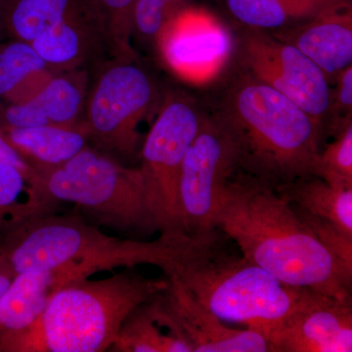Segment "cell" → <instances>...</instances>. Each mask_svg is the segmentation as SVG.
Here are the masks:
<instances>
[{
    "instance_id": "2e32d148",
    "label": "cell",
    "mask_w": 352,
    "mask_h": 352,
    "mask_svg": "<svg viewBox=\"0 0 352 352\" xmlns=\"http://www.w3.org/2000/svg\"><path fill=\"white\" fill-rule=\"evenodd\" d=\"M57 74L32 44L0 41V104L18 105L32 99Z\"/></svg>"
},
{
    "instance_id": "9c48e42d",
    "label": "cell",
    "mask_w": 352,
    "mask_h": 352,
    "mask_svg": "<svg viewBox=\"0 0 352 352\" xmlns=\"http://www.w3.org/2000/svg\"><path fill=\"white\" fill-rule=\"evenodd\" d=\"M239 171L233 141L214 117L204 116L180 175V219L185 233L201 237L214 232L222 192Z\"/></svg>"
},
{
    "instance_id": "7a4b0ae2",
    "label": "cell",
    "mask_w": 352,
    "mask_h": 352,
    "mask_svg": "<svg viewBox=\"0 0 352 352\" xmlns=\"http://www.w3.org/2000/svg\"><path fill=\"white\" fill-rule=\"evenodd\" d=\"M206 236L173 233L161 234L151 242L122 239L102 232L80 215L52 212L6 234L0 252L15 275L27 270L50 271L61 289L99 271L139 264L157 266L170 277Z\"/></svg>"
},
{
    "instance_id": "d6986e66",
    "label": "cell",
    "mask_w": 352,
    "mask_h": 352,
    "mask_svg": "<svg viewBox=\"0 0 352 352\" xmlns=\"http://www.w3.org/2000/svg\"><path fill=\"white\" fill-rule=\"evenodd\" d=\"M294 207L333 222L352 235V188L329 184L316 176L274 187Z\"/></svg>"
},
{
    "instance_id": "4fadbf2b",
    "label": "cell",
    "mask_w": 352,
    "mask_h": 352,
    "mask_svg": "<svg viewBox=\"0 0 352 352\" xmlns=\"http://www.w3.org/2000/svg\"><path fill=\"white\" fill-rule=\"evenodd\" d=\"M168 279V289L160 295L162 302L193 352H272L263 332L229 327L197 302L179 280Z\"/></svg>"
},
{
    "instance_id": "603a6c76",
    "label": "cell",
    "mask_w": 352,
    "mask_h": 352,
    "mask_svg": "<svg viewBox=\"0 0 352 352\" xmlns=\"http://www.w3.org/2000/svg\"><path fill=\"white\" fill-rule=\"evenodd\" d=\"M135 0H94L101 18L109 52L116 58H131L133 32L132 8Z\"/></svg>"
},
{
    "instance_id": "8992f818",
    "label": "cell",
    "mask_w": 352,
    "mask_h": 352,
    "mask_svg": "<svg viewBox=\"0 0 352 352\" xmlns=\"http://www.w3.org/2000/svg\"><path fill=\"white\" fill-rule=\"evenodd\" d=\"M34 168L44 198L75 204L118 230H157L139 168L122 166L88 146L63 164Z\"/></svg>"
},
{
    "instance_id": "3957f363",
    "label": "cell",
    "mask_w": 352,
    "mask_h": 352,
    "mask_svg": "<svg viewBox=\"0 0 352 352\" xmlns=\"http://www.w3.org/2000/svg\"><path fill=\"white\" fill-rule=\"evenodd\" d=\"M233 141L241 173L271 186L316 176L322 131L302 108L248 76L214 116Z\"/></svg>"
},
{
    "instance_id": "7402d4cb",
    "label": "cell",
    "mask_w": 352,
    "mask_h": 352,
    "mask_svg": "<svg viewBox=\"0 0 352 352\" xmlns=\"http://www.w3.org/2000/svg\"><path fill=\"white\" fill-rule=\"evenodd\" d=\"M162 328L151 300L127 317L111 349L126 352H193L186 340L164 333Z\"/></svg>"
},
{
    "instance_id": "8fae6325",
    "label": "cell",
    "mask_w": 352,
    "mask_h": 352,
    "mask_svg": "<svg viewBox=\"0 0 352 352\" xmlns=\"http://www.w3.org/2000/svg\"><path fill=\"white\" fill-rule=\"evenodd\" d=\"M156 39L166 66L183 80L198 85L219 75L234 48L226 25L196 7L184 6L173 14Z\"/></svg>"
},
{
    "instance_id": "e0dca14e",
    "label": "cell",
    "mask_w": 352,
    "mask_h": 352,
    "mask_svg": "<svg viewBox=\"0 0 352 352\" xmlns=\"http://www.w3.org/2000/svg\"><path fill=\"white\" fill-rule=\"evenodd\" d=\"M6 140L32 166H58L87 145L83 127L44 126L1 131Z\"/></svg>"
},
{
    "instance_id": "484cf974",
    "label": "cell",
    "mask_w": 352,
    "mask_h": 352,
    "mask_svg": "<svg viewBox=\"0 0 352 352\" xmlns=\"http://www.w3.org/2000/svg\"><path fill=\"white\" fill-rule=\"evenodd\" d=\"M0 163L10 164L20 170L30 186L38 193V175L36 170L27 160L14 149L10 143L6 140L1 131H0Z\"/></svg>"
},
{
    "instance_id": "ac0fdd59",
    "label": "cell",
    "mask_w": 352,
    "mask_h": 352,
    "mask_svg": "<svg viewBox=\"0 0 352 352\" xmlns=\"http://www.w3.org/2000/svg\"><path fill=\"white\" fill-rule=\"evenodd\" d=\"M57 289L50 271L27 270L16 274L0 300V333L30 327Z\"/></svg>"
},
{
    "instance_id": "ba28073f",
    "label": "cell",
    "mask_w": 352,
    "mask_h": 352,
    "mask_svg": "<svg viewBox=\"0 0 352 352\" xmlns=\"http://www.w3.org/2000/svg\"><path fill=\"white\" fill-rule=\"evenodd\" d=\"M154 85L131 59L116 58L87 92L83 129L104 149L131 156L138 149V127L149 112Z\"/></svg>"
},
{
    "instance_id": "30bf717a",
    "label": "cell",
    "mask_w": 352,
    "mask_h": 352,
    "mask_svg": "<svg viewBox=\"0 0 352 352\" xmlns=\"http://www.w3.org/2000/svg\"><path fill=\"white\" fill-rule=\"evenodd\" d=\"M247 75L285 95L323 131L330 115L331 92L323 71L294 44L248 28L240 41Z\"/></svg>"
},
{
    "instance_id": "6da1fadb",
    "label": "cell",
    "mask_w": 352,
    "mask_h": 352,
    "mask_svg": "<svg viewBox=\"0 0 352 352\" xmlns=\"http://www.w3.org/2000/svg\"><path fill=\"white\" fill-rule=\"evenodd\" d=\"M245 258L282 283L351 298L352 270L340 263L274 187L236 173L222 192L214 219Z\"/></svg>"
},
{
    "instance_id": "7c38bea8",
    "label": "cell",
    "mask_w": 352,
    "mask_h": 352,
    "mask_svg": "<svg viewBox=\"0 0 352 352\" xmlns=\"http://www.w3.org/2000/svg\"><path fill=\"white\" fill-rule=\"evenodd\" d=\"M261 332L272 352H351V298L305 289L284 319Z\"/></svg>"
},
{
    "instance_id": "83f0119b",
    "label": "cell",
    "mask_w": 352,
    "mask_h": 352,
    "mask_svg": "<svg viewBox=\"0 0 352 352\" xmlns=\"http://www.w3.org/2000/svg\"><path fill=\"white\" fill-rule=\"evenodd\" d=\"M15 277L12 266L2 252H0V300L4 295L9 285Z\"/></svg>"
},
{
    "instance_id": "5b68a950",
    "label": "cell",
    "mask_w": 352,
    "mask_h": 352,
    "mask_svg": "<svg viewBox=\"0 0 352 352\" xmlns=\"http://www.w3.org/2000/svg\"><path fill=\"white\" fill-rule=\"evenodd\" d=\"M220 320L263 331L284 319L305 289L282 283L244 256L222 251L210 234L178 264L170 278Z\"/></svg>"
},
{
    "instance_id": "5bb4252c",
    "label": "cell",
    "mask_w": 352,
    "mask_h": 352,
    "mask_svg": "<svg viewBox=\"0 0 352 352\" xmlns=\"http://www.w3.org/2000/svg\"><path fill=\"white\" fill-rule=\"evenodd\" d=\"M88 92L87 72H60L25 103L0 104V131L17 127H76L85 111Z\"/></svg>"
},
{
    "instance_id": "cb8c5ba5",
    "label": "cell",
    "mask_w": 352,
    "mask_h": 352,
    "mask_svg": "<svg viewBox=\"0 0 352 352\" xmlns=\"http://www.w3.org/2000/svg\"><path fill=\"white\" fill-rule=\"evenodd\" d=\"M317 177L329 184L352 188V124L335 132V140L319 155Z\"/></svg>"
},
{
    "instance_id": "277c9868",
    "label": "cell",
    "mask_w": 352,
    "mask_h": 352,
    "mask_svg": "<svg viewBox=\"0 0 352 352\" xmlns=\"http://www.w3.org/2000/svg\"><path fill=\"white\" fill-rule=\"evenodd\" d=\"M168 279L124 271L78 280L53 293L30 327L0 333V352H100L111 349L127 317L166 291Z\"/></svg>"
},
{
    "instance_id": "9a60e30c",
    "label": "cell",
    "mask_w": 352,
    "mask_h": 352,
    "mask_svg": "<svg viewBox=\"0 0 352 352\" xmlns=\"http://www.w3.org/2000/svg\"><path fill=\"white\" fill-rule=\"evenodd\" d=\"M277 38L294 44L323 71L329 80L351 66V3L323 11Z\"/></svg>"
},
{
    "instance_id": "d4e9b609",
    "label": "cell",
    "mask_w": 352,
    "mask_h": 352,
    "mask_svg": "<svg viewBox=\"0 0 352 352\" xmlns=\"http://www.w3.org/2000/svg\"><path fill=\"white\" fill-rule=\"evenodd\" d=\"M292 206V205H291ZM300 220L314 232L333 256L352 270V235L329 220L320 219L292 206Z\"/></svg>"
},
{
    "instance_id": "52a82bcc",
    "label": "cell",
    "mask_w": 352,
    "mask_h": 352,
    "mask_svg": "<svg viewBox=\"0 0 352 352\" xmlns=\"http://www.w3.org/2000/svg\"><path fill=\"white\" fill-rule=\"evenodd\" d=\"M201 115L187 99L168 101L148 133L141 150L146 204L161 234L185 233L180 219L182 164L200 129Z\"/></svg>"
},
{
    "instance_id": "4316f807",
    "label": "cell",
    "mask_w": 352,
    "mask_h": 352,
    "mask_svg": "<svg viewBox=\"0 0 352 352\" xmlns=\"http://www.w3.org/2000/svg\"><path fill=\"white\" fill-rule=\"evenodd\" d=\"M337 78V87L335 92L331 94L330 111L336 109L340 112H346L347 116H351L352 66L340 72Z\"/></svg>"
},
{
    "instance_id": "ffe728a7",
    "label": "cell",
    "mask_w": 352,
    "mask_h": 352,
    "mask_svg": "<svg viewBox=\"0 0 352 352\" xmlns=\"http://www.w3.org/2000/svg\"><path fill=\"white\" fill-rule=\"evenodd\" d=\"M351 0H226L229 11L251 29H279L300 24Z\"/></svg>"
},
{
    "instance_id": "44dd1931",
    "label": "cell",
    "mask_w": 352,
    "mask_h": 352,
    "mask_svg": "<svg viewBox=\"0 0 352 352\" xmlns=\"http://www.w3.org/2000/svg\"><path fill=\"white\" fill-rule=\"evenodd\" d=\"M56 201L34 191L20 170L0 163V237L36 217L55 212Z\"/></svg>"
},
{
    "instance_id": "f1b7e54d",
    "label": "cell",
    "mask_w": 352,
    "mask_h": 352,
    "mask_svg": "<svg viewBox=\"0 0 352 352\" xmlns=\"http://www.w3.org/2000/svg\"><path fill=\"white\" fill-rule=\"evenodd\" d=\"M4 34H6V30H4L3 24V16H2V8L1 2H0V41L3 38Z\"/></svg>"
}]
</instances>
